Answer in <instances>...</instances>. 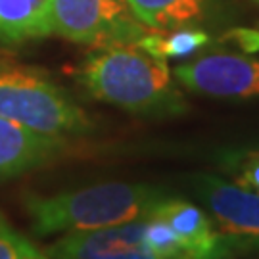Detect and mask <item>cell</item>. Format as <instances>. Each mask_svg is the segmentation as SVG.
Returning a JSON list of instances; mask_svg holds the SVG:
<instances>
[{
	"instance_id": "cell-15",
	"label": "cell",
	"mask_w": 259,
	"mask_h": 259,
	"mask_svg": "<svg viewBox=\"0 0 259 259\" xmlns=\"http://www.w3.org/2000/svg\"><path fill=\"white\" fill-rule=\"evenodd\" d=\"M225 38L229 40H234L238 47L248 52V54H255L259 52V31L257 29H246V27H236L231 29Z\"/></svg>"
},
{
	"instance_id": "cell-10",
	"label": "cell",
	"mask_w": 259,
	"mask_h": 259,
	"mask_svg": "<svg viewBox=\"0 0 259 259\" xmlns=\"http://www.w3.org/2000/svg\"><path fill=\"white\" fill-rule=\"evenodd\" d=\"M133 16L154 31L194 29L209 12V0H125Z\"/></svg>"
},
{
	"instance_id": "cell-2",
	"label": "cell",
	"mask_w": 259,
	"mask_h": 259,
	"mask_svg": "<svg viewBox=\"0 0 259 259\" xmlns=\"http://www.w3.org/2000/svg\"><path fill=\"white\" fill-rule=\"evenodd\" d=\"M163 198L167 196L154 186L102 183L52 196H29L25 207L33 231L48 236L56 232L98 231L139 221Z\"/></svg>"
},
{
	"instance_id": "cell-11",
	"label": "cell",
	"mask_w": 259,
	"mask_h": 259,
	"mask_svg": "<svg viewBox=\"0 0 259 259\" xmlns=\"http://www.w3.org/2000/svg\"><path fill=\"white\" fill-rule=\"evenodd\" d=\"M52 35L50 0H0V40L8 45Z\"/></svg>"
},
{
	"instance_id": "cell-9",
	"label": "cell",
	"mask_w": 259,
	"mask_h": 259,
	"mask_svg": "<svg viewBox=\"0 0 259 259\" xmlns=\"http://www.w3.org/2000/svg\"><path fill=\"white\" fill-rule=\"evenodd\" d=\"M62 150V140L38 135L0 117V179L16 177L47 163Z\"/></svg>"
},
{
	"instance_id": "cell-14",
	"label": "cell",
	"mask_w": 259,
	"mask_h": 259,
	"mask_svg": "<svg viewBox=\"0 0 259 259\" xmlns=\"http://www.w3.org/2000/svg\"><path fill=\"white\" fill-rule=\"evenodd\" d=\"M238 186L259 194V152L246 156L236 169Z\"/></svg>"
},
{
	"instance_id": "cell-13",
	"label": "cell",
	"mask_w": 259,
	"mask_h": 259,
	"mask_svg": "<svg viewBox=\"0 0 259 259\" xmlns=\"http://www.w3.org/2000/svg\"><path fill=\"white\" fill-rule=\"evenodd\" d=\"M144 240L157 259H190L175 231L163 219L150 213L144 217Z\"/></svg>"
},
{
	"instance_id": "cell-17",
	"label": "cell",
	"mask_w": 259,
	"mask_h": 259,
	"mask_svg": "<svg viewBox=\"0 0 259 259\" xmlns=\"http://www.w3.org/2000/svg\"><path fill=\"white\" fill-rule=\"evenodd\" d=\"M18 259H50L45 253V251H40L37 246H33L29 240H25L23 236H21V240H19V250H18Z\"/></svg>"
},
{
	"instance_id": "cell-6",
	"label": "cell",
	"mask_w": 259,
	"mask_h": 259,
	"mask_svg": "<svg viewBox=\"0 0 259 259\" xmlns=\"http://www.w3.org/2000/svg\"><path fill=\"white\" fill-rule=\"evenodd\" d=\"M194 186L231 246L253 244L259 248V194L211 175L196 177Z\"/></svg>"
},
{
	"instance_id": "cell-16",
	"label": "cell",
	"mask_w": 259,
	"mask_h": 259,
	"mask_svg": "<svg viewBox=\"0 0 259 259\" xmlns=\"http://www.w3.org/2000/svg\"><path fill=\"white\" fill-rule=\"evenodd\" d=\"M19 240L21 236L18 232H14L4 219H0V259H18Z\"/></svg>"
},
{
	"instance_id": "cell-12",
	"label": "cell",
	"mask_w": 259,
	"mask_h": 259,
	"mask_svg": "<svg viewBox=\"0 0 259 259\" xmlns=\"http://www.w3.org/2000/svg\"><path fill=\"white\" fill-rule=\"evenodd\" d=\"M209 42V35L200 29H179V31H150L137 42V47L159 60L186 58L198 52Z\"/></svg>"
},
{
	"instance_id": "cell-5",
	"label": "cell",
	"mask_w": 259,
	"mask_h": 259,
	"mask_svg": "<svg viewBox=\"0 0 259 259\" xmlns=\"http://www.w3.org/2000/svg\"><path fill=\"white\" fill-rule=\"evenodd\" d=\"M175 77L192 93L219 98L259 96V60L248 56L211 54L177 65Z\"/></svg>"
},
{
	"instance_id": "cell-8",
	"label": "cell",
	"mask_w": 259,
	"mask_h": 259,
	"mask_svg": "<svg viewBox=\"0 0 259 259\" xmlns=\"http://www.w3.org/2000/svg\"><path fill=\"white\" fill-rule=\"evenodd\" d=\"M150 215L163 219L175 231L190 259H223L231 255V242L213 229L209 217L200 207L175 198H163L152 207Z\"/></svg>"
},
{
	"instance_id": "cell-4",
	"label": "cell",
	"mask_w": 259,
	"mask_h": 259,
	"mask_svg": "<svg viewBox=\"0 0 259 259\" xmlns=\"http://www.w3.org/2000/svg\"><path fill=\"white\" fill-rule=\"evenodd\" d=\"M52 33L79 45L133 42L152 29L133 16L125 0H50Z\"/></svg>"
},
{
	"instance_id": "cell-7",
	"label": "cell",
	"mask_w": 259,
	"mask_h": 259,
	"mask_svg": "<svg viewBox=\"0 0 259 259\" xmlns=\"http://www.w3.org/2000/svg\"><path fill=\"white\" fill-rule=\"evenodd\" d=\"M50 259H157L144 240V219L87 232H69L45 250Z\"/></svg>"
},
{
	"instance_id": "cell-1",
	"label": "cell",
	"mask_w": 259,
	"mask_h": 259,
	"mask_svg": "<svg viewBox=\"0 0 259 259\" xmlns=\"http://www.w3.org/2000/svg\"><path fill=\"white\" fill-rule=\"evenodd\" d=\"M79 79L94 98L142 115H177L186 110L165 60L133 42L96 47Z\"/></svg>"
},
{
	"instance_id": "cell-3",
	"label": "cell",
	"mask_w": 259,
	"mask_h": 259,
	"mask_svg": "<svg viewBox=\"0 0 259 259\" xmlns=\"http://www.w3.org/2000/svg\"><path fill=\"white\" fill-rule=\"evenodd\" d=\"M0 117L62 139L91 127L89 117L47 77L27 69H0Z\"/></svg>"
}]
</instances>
